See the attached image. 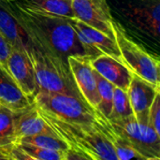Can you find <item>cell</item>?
Listing matches in <instances>:
<instances>
[{"instance_id": "1", "label": "cell", "mask_w": 160, "mask_h": 160, "mask_svg": "<svg viewBox=\"0 0 160 160\" xmlns=\"http://www.w3.org/2000/svg\"><path fill=\"white\" fill-rule=\"evenodd\" d=\"M4 2L36 48L57 55L65 61L69 55L88 58L68 18L35 14L8 1Z\"/></svg>"}, {"instance_id": "2", "label": "cell", "mask_w": 160, "mask_h": 160, "mask_svg": "<svg viewBox=\"0 0 160 160\" xmlns=\"http://www.w3.org/2000/svg\"><path fill=\"white\" fill-rule=\"evenodd\" d=\"M38 108V107H37ZM48 128L85 159L117 160L110 142L94 124H80L55 118L38 110Z\"/></svg>"}, {"instance_id": "3", "label": "cell", "mask_w": 160, "mask_h": 160, "mask_svg": "<svg viewBox=\"0 0 160 160\" xmlns=\"http://www.w3.org/2000/svg\"><path fill=\"white\" fill-rule=\"evenodd\" d=\"M28 52L35 71L38 90L63 93L82 98L67 61L57 55L39 50L34 45Z\"/></svg>"}, {"instance_id": "4", "label": "cell", "mask_w": 160, "mask_h": 160, "mask_svg": "<svg viewBox=\"0 0 160 160\" xmlns=\"http://www.w3.org/2000/svg\"><path fill=\"white\" fill-rule=\"evenodd\" d=\"M32 100L39 111L55 118L80 124H94L95 122V110L81 98L37 90Z\"/></svg>"}, {"instance_id": "5", "label": "cell", "mask_w": 160, "mask_h": 160, "mask_svg": "<svg viewBox=\"0 0 160 160\" xmlns=\"http://www.w3.org/2000/svg\"><path fill=\"white\" fill-rule=\"evenodd\" d=\"M113 30L122 63L134 74L154 85H160L159 59L130 38L123 26L114 20Z\"/></svg>"}, {"instance_id": "6", "label": "cell", "mask_w": 160, "mask_h": 160, "mask_svg": "<svg viewBox=\"0 0 160 160\" xmlns=\"http://www.w3.org/2000/svg\"><path fill=\"white\" fill-rule=\"evenodd\" d=\"M110 122L144 159H160V134L152 127L139 123L134 115L124 119L110 120Z\"/></svg>"}, {"instance_id": "7", "label": "cell", "mask_w": 160, "mask_h": 160, "mask_svg": "<svg viewBox=\"0 0 160 160\" xmlns=\"http://www.w3.org/2000/svg\"><path fill=\"white\" fill-rule=\"evenodd\" d=\"M74 17L114 38L113 19L107 0H71Z\"/></svg>"}, {"instance_id": "8", "label": "cell", "mask_w": 160, "mask_h": 160, "mask_svg": "<svg viewBox=\"0 0 160 160\" xmlns=\"http://www.w3.org/2000/svg\"><path fill=\"white\" fill-rule=\"evenodd\" d=\"M69 20L76 30L79 40L89 60H92L100 54H106L122 62L115 39L111 38L106 34L85 24L76 18H71Z\"/></svg>"}, {"instance_id": "9", "label": "cell", "mask_w": 160, "mask_h": 160, "mask_svg": "<svg viewBox=\"0 0 160 160\" xmlns=\"http://www.w3.org/2000/svg\"><path fill=\"white\" fill-rule=\"evenodd\" d=\"M67 61L82 98L91 108L97 109L99 105V96L94 68L90 65V60L83 56L69 55Z\"/></svg>"}, {"instance_id": "10", "label": "cell", "mask_w": 160, "mask_h": 160, "mask_svg": "<svg viewBox=\"0 0 160 160\" xmlns=\"http://www.w3.org/2000/svg\"><path fill=\"white\" fill-rule=\"evenodd\" d=\"M10 77L19 88L29 98H33L38 90L35 71L27 50L11 49L7 62Z\"/></svg>"}, {"instance_id": "11", "label": "cell", "mask_w": 160, "mask_h": 160, "mask_svg": "<svg viewBox=\"0 0 160 160\" xmlns=\"http://www.w3.org/2000/svg\"><path fill=\"white\" fill-rule=\"evenodd\" d=\"M158 92L160 85H154L133 73L127 93L133 115L139 123L148 125L149 110Z\"/></svg>"}, {"instance_id": "12", "label": "cell", "mask_w": 160, "mask_h": 160, "mask_svg": "<svg viewBox=\"0 0 160 160\" xmlns=\"http://www.w3.org/2000/svg\"><path fill=\"white\" fill-rule=\"evenodd\" d=\"M129 22L153 37L159 35L160 3L158 0L146 1L140 5H128L124 10Z\"/></svg>"}, {"instance_id": "13", "label": "cell", "mask_w": 160, "mask_h": 160, "mask_svg": "<svg viewBox=\"0 0 160 160\" xmlns=\"http://www.w3.org/2000/svg\"><path fill=\"white\" fill-rule=\"evenodd\" d=\"M92 68L115 87L128 90L133 72L121 61L106 54H100L90 60Z\"/></svg>"}, {"instance_id": "14", "label": "cell", "mask_w": 160, "mask_h": 160, "mask_svg": "<svg viewBox=\"0 0 160 160\" xmlns=\"http://www.w3.org/2000/svg\"><path fill=\"white\" fill-rule=\"evenodd\" d=\"M13 113L16 142L22 138L40 133L53 134L48 128L33 100L30 105L19 111L13 112Z\"/></svg>"}, {"instance_id": "15", "label": "cell", "mask_w": 160, "mask_h": 160, "mask_svg": "<svg viewBox=\"0 0 160 160\" xmlns=\"http://www.w3.org/2000/svg\"><path fill=\"white\" fill-rule=\"evenodd\" d=\"M8 2L22 10L35 14L75 18L71 0H8Z\"/></svg>"}, {"instance_id": "16", "label": "cell", "mask_w": 160, "mask_h": 160, "mask_svg": "<svg viewBox=\"0 0 160 160\" xmlns=\"http://www.w3.org/2000/svg\"><path fill=\"white\" fill-rule=\"evenodd\" d=\"M95 124L112 144L117 160H129L132 158L145 160L142 156L130 146L124 137L113 128L110 120L97 110H95Z\"/></svg>"}, {"instance_id": "17", "label": "cell", "mask_w": 160, "mask_h": 160, "mask_svg": "<svg viewBox=\"0 0 160 160\" xmlns=\"http://www.w3.org/2000/svg\"><path fill=\"white\" fill-rule=\"evenodd\" d=\"M0 33L11 49L29 51L32 46L25 32L3 0H0Z\"/></svg>"}, {"instance_id": "18", "label": "cell", "mask_w": 160, "mask_h": 160, "mask_svg": "<svg viewBox=\"0 0 160 160\" xmlns=\"http://www.w3.org/2000/svg\"><path fill=\"white\" fill-rule=\"evenodd\" d=\"M0 103L12 112L23 109L32 103V98L23 94L10 75L2 68H0Z\"/></svg>"}, {"instance_id": "19", "label": "cell", "mask_w": 160, "mask_h": 160, "mask_svg": "<svg viewBox=\"0 0 160 160\" xmlns=\"http://www.w3.org/2000/svg\"><path fill=\"white\" fill-rule=\"evenodd\" d=\"M16 143L14 113L9 109L0 107V149L9 155L10 148Z\"/></svg>"}, {"instance_id": "20", "label": "cell", "mask_w": 160, "mask_h": 160, "mask_svg": "<svg viewBox=\"0 0 160 160\" xmlns=\"http://www.w3.org/2000/svg\"><path fill=\"white\" fill-rule=\"evenodd\" d=\"M94 72L97 82V89L99 96V105L95 110L101 112L104 116L109 117L112 108V98L115 86L102 77L99 73H98L95 69Z\"/></svg>"}, {"instance_id": "21", "label": "cell", "mask_w": 160, "mask_h": 160, "mask_svg": "<svg viewBox=\"0 0 160 160\" xmlns=\"http://www.w3.org/2000/svg\"><path fill=\"white\" fill-rule=\"evenodd\" d=\"M17 142H26L44 149L59 152H66L69 149L68 145L65 142L52 133H40L33 136H28L19 140Z\"/></svg>"}, {"instance_id": "22", "label": "cell", "mask_w": 160, "mask_h": 160, "mask_svg": "<svg viewBox=\"0 0 160 160\" xmlns=\"http://www.w3.org/2000/svg\"><path fill=\"white\" fill-rule=\"evenodd\" d=\"M130 115H133V112L127 91L119 87H115L112 98V112L110 116L107 118L110 120H118L127 118Z\"/></svg>"}, {"instance_id": "23", "label": "cell", "mask_w": 160, "mask_h": 160, "mask_svg": "<svg viewBox=\"0 0 160 160\" xmlns=\"http://www.w3.org/2000/svg\"><path fill=\"white\" fill-rule=\"evenodd\" d=\"M28 157L29 160H66V152L44 149L26 142L16 143Z\"/></svg>"}, {"instance_id": "24", "label": "cell", "mask_w": 160, "mask_h": 160, "mask_svg": "<svg viewBox=\"0 0 160 160\" xmlns=\"http://www.w3.org/2000/svg\"><path fill=\"white\" fill-rule=\"evenodd\" d=\"M148 125L160 134V92H158L150 107L148 114Z\"/></svg>"}, {"instance_id": "25", "label": "cell", "mask_w": 160, "mask_h": 160, "mask_svg": "<svg viewBox=\"0 0 160 160\" xmlns=\"http://www.w3.org/2000/svg\"><path fill=\"white\" fill-rule=\"evenodd\" d=\"M10 51H11V47L9 46L6 38L0 33V68H2L8 73V70L7 67V62H8V57Z\"/></svg>"}, {"instance_id": "26", "label": "cell", "mask_w": 160, "mask_h": 160, "mask_svg": "<svg viewBox=\"0 0 160 160\" xmlns=\"http://www.w3.org/2000/svg\"><path fill=\"white\" fill-rule=\"evenodd\" d=\"M0 160H10L9 155L7 151L0 149Z\"/></svg>"}, {"instance_id": "27", "label": "cell", "mask_w": 160, "mask_h": 160, "mask_svg": "<svg viewBox=\"0 0 160 160\" xmlns=\"http://www.w3.org/2000/svg\"><path fill=\"white\" fill-rule=\"evenodd\" d=\"M1 106H2V105H1V103H0V107H1Z\"/></svg>"}, {"instance_id": "28", "label": "cell", "mask_w": 160, "mask_h": 160, "mask_svg": "<svg viewBox=\"0 0 160 160\" xmlns=\"http://www.w3.org/2000/svg\"><path fill=\"white\" fill-rule=\"evenodd\" d=\"M6 1H8V0H6Z\"/></svg>"}]
</instances>
